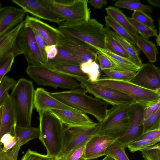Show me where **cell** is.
Wrapping results in <instances>:
<instances>
[{"instance_id":"obj_1","label":"cell","mask_w":160,"mask_h":160,"mask_svg":"<svg viewBox=\"0 0 160 160\" xmlns=\"http://www.w3.org/2000/svg\"><path fill=\"white\" fill-rule=\"evenodd\" d=\"M82 88L61 92H49V94L65 104L83 113L94 117L99 122L104 120L109 104L87 95Z\"/></svg>"},{"instance_id":"obj_2","label":"cell","mask_w":160,"mask_h":160,"mask_svg":"<svg viewBox=\"0 0 160 160\" xmlns=\"http://www.w3.org/2000/svg\"><path fill=\"white\" fill-rule=\"evenodd\" d=\"M103 25L94 18L86 21H64L58 29L62 33L78 39L96 48H107Z\"/></svg>"},{"instance_id":"obj_3","label":"cell","mask_w":160,"mask_h":160,"mask_svg":"<svg viewBox=\"0 0 160 160\" xmlns=\"http://www.w3.org/2000/svg\"><path fill=\"white\" fill-rule=\"evenodd\" d=\"M40 133L38 138L45 147L47 155L57 158L62 149L63 125L49 110L39 113Z\"/></svg>"},{"instance_id":"obj_4","label":"cell","mask_w":160,"mask_h":160,"mask_svg":"<svg viewBox=\"0 0 160 160\" xmlns=\"http://www.w3.org/2000/svg\"><path fill=\"white\" fill-rule=\"evenodd\" d=\"M34 91L32 82L23 78H20L12 89L10 95L16 113V126H31Z\"/></svg>"},{"instance_id":"obj_5","label":"cell","mask_w":160,"mask_h":160,"mask_svg":"<svg viewBox=\"0 0 160 160\" xmlns=\"http://www.w3.org/2000/svg\"><path fill=\"white\" fill-rule=\"evenodd\" d=\"M94 82L102 86L118 90L144 107L160 100V92L142 88L129 81L102 77Z\"/></svg>"},{"instance_id":"obj_6","label":"cell","mask_w":160,"mask_h":160,"mask_svg":"<svg viewBox=\"0 0 160 160\" xmlns=\"http://www.w3.org/2000/svg\"><path fill=\"white\" fill-rule=\"evenodd\" d=\"M88 0H40L45 7L71 22L86 21L90 19Z\"/></svg>"},{"instance_id":"obj_7","label":"cell","mask_w":160,"mask_h":160,"mask_svg":"<svg viewBox=\"0 0 160 160\" xmlns=\"http://www.w3.org/2000/svg\"><path fill=\"white\" fill-rule=\"evenodd\" d=\"M26 72L29 77L39 85L58 88L77 89L80 84L74 79L58 72L43 66L28 65Z\"/></svg>"},{"instance_id":"obj_8","label":"cell","mask_w":160,"mask_h":160,"mask_svg":"<svg viewBox=\"0 0 160 160\" xmlns=\"http://www.w3.org/2000/svg\"><path fill=\"white\" fill-rule=\"evenodd\" d=\"M100 126L99 122L88 126L67 127L63 125L62 149L59 157L65 156L71 151L86 145L97 134Z\"/></svg>"},{"instance_id":"obj_9","label":"cell","mask_w":160,"mask_h":160,"mask_svg":"<svg viewBox=\"0 0 160 160\" xmlns=\"http://www.w3.org/2000/svg\"><path fill=\"white\" fill-rule=\"evenodd\" d=\"M17 40L29 65H45L46 63L42 58L31 28L24 23L19 32Z\"/></svg>"},{"instance_id":"obj_10","label":"cell","mask_w":160,"mask_h":160,"mask_svg":"<svg viewBox=\"0 0 160 160\" xmlns=\"http://www.w3.org/2000/svg\"><path fill=\"white\" fill-rule=\"evenodd\" d=\"M144 107L142 105L135 102L129 109L127 114L128 122L127 130L123 136L115 140L125 148L143 133Z\"/></svg>"},{"instance_id":"obj_11","label":"cell","mask_w":160,"mask_h":160,"mask_svg":"<svg viewBox=\"0 0 160 160\" xmlns=\"http://www.w3.org/2000/svg\"><path fill=\"white\" fill-rule=\"evenodd\" d=\"M80 86L95 98L100 99L112 106L132 103L135 102L131 97L113 88L102 86L88 80L80 82Z\"/></svg>"},{"instance_id":"obj_12","label":"cell","mask_w":160,"mask_h":160,"mask_svg":"<svg viewBox=\"0 0 160 160\" xmlns=\"http://www.w3.org/2000/svg\"><path fill=\"white\" fill-rule=\"evenodd\" d=\"M60 46L69 51L74 57L86 62L89 60L96 61L98 51L82 41L60 32L56 46Z\"/></svg>"},{"instance_id":"obj_13","label":"cell","mask_w":160,"mask_h":160,"mask_svg":"<svg viewBox=\"0 0 160 160\" xmlns=\"http://www.w3.org/2000/svg\"><path fill=\"white\" fill-rule=\"evenodd\" d=\"M142 88L160 92V70L151 62L143 64L130 80Z\"/></svg>"},{"instance_id":"obj_14","label":"cell","mask_w":160,"mask_h":160,"mask_svg":"<svg viewBox=\"0 0 160 160\" xmlns=\"http://www.w3.org/2000/svg\"><path fill=\"white\" fill-rule=\"evenodd\" d=\"M26 13H28L39 19H42L60 24L65 20L48 9L40 0H12Z\"/></svg>"},{"instance_id":"obj_15","label":"cell","mask_w":160,"mask_h":160,"mask_svg":"<svg viewBox=\"0 0 160 160\" xmlns=\"http://www.w3.org/2000/svg\"><path fill=\"white\" fill-rule=\"evenodd\" d=\"M34 106L38 113L51 109L62 110L81 112L51 96L48 92L42 88H38L35 90Z\"/></svg>"},{"instance_id":"obj_16","label":"cell","mask_w":160,"mask_h":160,"mask_svg":"<svg viewBox=\"0 0 160 160\" xmlns=\"http://www.w3.org/2000/svg\"><path fill=\"white\" fill-rule=\"evenodd\" d=\"M26 12L12 6L0 8V38L23 22Z\"/></svg>"},{"instance_id":"obj_17","label":"cell","mask_w":160,"mask_h":160,"mask_svg":"<svg viewBox=\"0 0 160 160\" xmlns=\"http://www.w3.org/2000/svg\"><path fill=\"white\" fill-rule=\"evenodd\" d=\"M24 24L36 30L42 37L47 45H56L60 31L40 19L27 15L23 21Z\"/></svg>"},{"instance_id":"obj_18","label":"cell","mask_w":160,"mask_h":160,"mask_svg":"<svg viewBox=\"0 0 160 160\" xmlns=\"http://www.w3.org/2000/svg\"><path fill=\"white\" fill-rule=\"evenodd\" d=\"M23 21L0 38V61L10 56L15 57L23 54L17 42V37Z\"/></svg>"},{"instance_id":"obj_19","label":"cell","mask_w":160,"mask_h":160,"mask_svg":"<svg viewBox=\"0 0 160 160\" xmlns=\"http://www.w3.org/2000/svg\"><path fill=\"white\" fill-rule=\"evenodd\" d=\"M2 113L0 130V139L5 134L10 133L15 136L17 119L13 103L8 93L2 105Z\"/></svg>"},{"instance_id":"obj_20","label":"cell","mask_w":160,"mask_h":160,"mask_svg":"<svg viewBox=\"0 0 160 160\" xmlns=\"http://www.w3.org/2000/svg\"><path fill=\"white\" fill-rule=\"evenodd\" d=\"M115 141L107 136L95 135L86 145L85 158L90 160L105 155L107 148Z\"/></svg>"},{"instance_id":"obj_21","label":"cell","mask_w":160,"mask_h":160,"mask_svg":"<svg viewBox=\"0 0 160 160\" xmlns=\"http://www.w3.org/2000/svg\"><path fill=\"white\" fill-rule=\"evenodd\" d=\"M49 110L65 126H88L96 123L84 113L62 110L51 109Z\"/></svg>"},{"instance_id":"obj_22","label":"cell","mask_w":160,"mask_h":160,"mask_svg":"<svg viewBox=\"0 0 160 160\" xmlns=\"http://www.w3.org/2000/svg\"><path fill=\"white\" fill-rule=\"evenodd\" d=\"M134 102L113 106L110 109H108L104 120L100 122L98 132L113 126L127 118L129 109Z\"/></svg>"},{"instance_id":"obj_23","label":"cell","mask_w":160,"mask_h":160,"mask_svg":"<svg viewBox=\"0 0 160 160\" xmlns=\"http://www.w3.org/2000/svg\"><path fill=\"white\" fill-rule=\"evenodd\" d=\"M95 49L112 62L115 66V70L137 72L141 67L130 58L117 55L108 48Z\"/></svg>"},{"instance_id":"obj_24","label":"cell","mask_w":160,"mask_h":160,"mask_svg":"<svg viewBox=\"0 0 160 160\" xmlns=\"http://www.w3.org/2000/svg\"><path fill=\"white\" fill-rule=\"evenodd\" d=\"M103 31L106 35L114 39L120 43L128 53L132 60L139 66H142L143 63L139 56V52L134 45L113 32L108 26L103 28Z\"/></svg>"},{"instance_id":"obj_25","label":"cell","mask_w":160,"mask_h":160,"mask_svg":"<svg viewBox=\"0 0 160 160\" xmlns=\"http://www.w3.org/2000/svg\"><path fill=\"white\" fill-rule=\"evenodd\" d=\"M47 68L75 78L80 82H84L89 80L88 76L81 70L80 65L62 64L49 66Z\"/></svg>"},{"instance_id":"obj_26","label":"cell","mask_w":160,"mask_h":160,"mask_svg":"<svg viewBox=\"0 0 160 160\" xmlns=\"http://www.w3.org/2000/svg\"><path fill=\"white\" fill-rule=\"evenodd\" d=\"M56 46L58 53L56 56L52 59H48L44 66L45 67H47L49 66L62 64L80 65L83 62L64 48L59 45Z\"/></svg>"},{"instance_id":"obj_27","label":"cell","mask_w":160,"mask_h":160,"mask_svg":"<svg viewBox=\"0 0 160 160\" xmlns=\"http://www.w3.org/2000/svg\"><path fill=\"white\" fill-rule=\"evenodd\" d=\"M107 15L110 17L119 24L125 28L132 36L135 37L138 32L129 21L127 17L118 8L109 6L105 8Z\"/></svg>"},{"instance_id":"obj_28","label":"cell","mask_w":160,"mask_h":160,"mask_svg":"<svg viewBox=\"0 0 160 160\" xmlns=\"http://www.w3.org/2000/svg\"><path fill=\"white\" fill-rule=\"evenodd\" d=\"M135 38L136 45L143 52L150 62H155L158 53L156 46L152 41L141 36L137 35Z\"/></svg>"},{"instance_id":"obj_29","label":"cell","mask_w":160,"mask_h":160,"mask_svg":"<svg viewBox=\"0 0 160 160\" xmlns=\"http://www.w3.org/2000/svg\"><path fill=\"white\" fill-rule=\"evenodd\" d=\"M128 125L127 117L113 126L98 132L96 135L107 136L116 140L124 135L127 130Z\"/></svg>"},{"instance_id":"obj_30","label":"cell","mask_w":160,"mask_h":160,"mask_svg":"<svg viewBox=\"0 0 160 160\" xmlns=\"http://www.w3.org/2000/svg\"><path fill=\"white\" fill-rule=\"evenodd\" d=\"M40 133L39 127L31 126L26 127L16 126L15 135L18 141L23 145L34 139L39 138Z\"/></svg>"},{"instance_id":"obj_31","label":"cell","mask_w":160,"mask_h":160,"mask_svg":"<svg viewBox=\"0 0 160 160\" xmlns=\"http://www.w3.org/2000/svg\"><path fill=\"white\" fill-rule=\"evenodd\" d=\"M105 25L112 28L120 36L126 39L133 45H136L135 37L132 36L125 28L108 15L105 17Z\"/></svg>"},{"instance_id":"obj_32","label":"cell","mask_w":160,"mask_h":160,"mask_svg":"<svg viewBox=\"0 0 160 160\" xmlns=\"http://www.w3.org/2000/svg\"><path fill=\"white\" fill-rule=\"evenodd\" d=\"M114 5L118 8L134 11H142L151 13L152 10L151 7L142 4L139 0H120L117 1Z\"/></svg>"},{"instance_id":"obj_33","label":"cell","mask_w":160,"mask_h":160,"mask_svg":"<svg viewBox=\"0 0 160 160\" xmlns=\"http://www.w3.org/2000/svg\"><path fill=\"white\" fill-rule=\"evenodd\" d=\"M80 66L81 70L87 75L90 81L95 82L100 77L99 66L96 61L90 60L82 62Z\"/></svg>"},{"instance_id":"obj_34","label":"cell","mask_w":160,"mask_h":160,"mask_svg":"<svg viewBox=\"0 0 160 160\" xmlns=\"http://www.w3.org/2000/svg\"><path fill=\"white\" fill-rule=\"evenodd\" d=\"M125 149L115 141L107 148L105 155L110 157L114 160H130L125 153Z\"/></svg>"},{"instance_id":"obj_35","label":"cell","mask_w":160,"mask_h":160,"mask_svg":"<svg viewBox=\"0 0 160 160\" xmlns=\"http://www.w3.org/2000/svg\"><path fill=\"white\" fill-rule=\"evenodd\" d=\"M127 18L137 32L139 33L143 38L148 39L151 37H156L157 36V31L156 29L148 27L131 18L127 17Z\"/></svg>"},{"instance_id":"obj_36","label":"cell","mask_w":160,"mask_h":160,"mask_svg":"<svg viewBox=\"0 0 160 160\" xmlns=\"http://www.w3.org/2000/svg\"><path fill=\"white\" fill-rule=\"evenodd\" d=\"M143 133L160 128V107L142 122Z\"/></svg>"},{"instance_id":"obj_37","label":"cell","mask_w":160,"mask_h":160,"mask_svg":"<svg viewBox=\"0 0 160 160\" xmlns=\"http://www.w3.org/2000/svg\"><path fill=\"white\" fill-rule=\"evenodd\" d=\"M17 82L14 78L5 76L0 83V107L5 99L8 92L12 90Z\"/></svg>"},{"instance_id":"obj_38","label":"cell","mask_w":160,"mask_h":160,"mask_svg":"<svg viewBox=\"0 0 160 160\" xmlns=\"http://www.w3.org/2000/svg\"><path fill=\"white\" fill-rule=\"evenodd\" d=\"M103 72L109 78L129 81L134 76L137 72L116 70H106Z\"/></svg>"},{"instance_id":"obj_39","label":"cell","mask_w":160,"mask_h":160,"mask_svg":"<svg viewBox=\"0 0 160 160\" xmlns=\"http://www.w3.org/2000/svg\"><path fill=\"white\" fill-rule=\"evenodd\" d=\"M160 138L150 140H141L135 141L129 144L127 147L132 152L141 151L145 148L159 142Z\"/></svg>"},{"instance_id":"obj_40","label":"cell","mask_w":160,"mask_h":160,"mask_svg":"<svg viewBox=\"0 0 160 160\" xmlns=\"http://www.w3.org/2000/svg\"><path fill=\"white\" fill-rule=\"evenodd\" d=\"M106 36L107 48L117 55L125 58H130L128 53L118 42L109 36Z\"/></svg>"},{"instance_id":"obj_41","label":"cell","mask_w":160,"mask_h":160,"mask_svg":"<svg viewBox=\"0 0 160 160\" xmlns=\"http://www.w3.org/2000/svg\"><path fill=\"white\" fill-rule=\"evenodd\" d=\"M146 160H160V143H157L140 151Z\"/></svg>"},{"instance_id":"obj_42","label":"cell","mask_w":160,"mask_h":160,"mask_svg":"<svg viewBox=\"0 0 160 160\" xmlns=\"http://www.w3.org/2000/svg\"><path fill=\"white\" fill-rule=\"evenodd\" d=\"M132 18L148 27L155 28L154 20L146 12L142 11H134L132 14Z\"/></svg>"},{"instance_id":"obj_43","label":"cell","mask_w":160,"mask_h":160,"mask_svg":"<svg viewBox=\"0 0 160 160\" xmlns=\"http://www.w3.org/2000/svg\"><path fill=\"white\" fill-rule=\"evenodd\" d=\"M22 146L18 141L12 148L4 151L2 150V145H0V160H17L19 150Z\"/></svg>"},{"instance_id":"obj_44","label":"cell","mask_w":160,"mask_h":160,"mask_svg":"<svg viewBox=\"0 0 160 160\" xmlns=\"http://www.w3.org/2000/svg\"><path fill=\"white\" fill-rule=\"evenodd\" d=\"M15 58L11 55L0 61V83L6 74L10 71Z\"/></svg>"},{"instance_id":"obj_45","label":"cell","mask_w":160,"mask_h":160,"mask_svg":"<svg viewBox=\"0 0 160 160\" xmlns=\"http://www.w3.org/2000/svg\"><path fill=\"white\" fill-rule=\"evenodd\" d=\"M86 145L75 148L66 155V160H88L85 158Z\"/></svg>"},{"instance_id":"obj_46","label":"cell","mask_w":160,"mask_h":160,"mask_svg":"<svg viewBox=\"0 0 160 160\" xmlns=\"http://www.w3.org/2000/svg\"><path fill=\"white\" fill-rule=\"evenodd\" d=\"M56 158L48 155H43L28 149L21 160H51Z\"/></svg>"},{"instance_id":"obj_47","label":"cell","mask_w":160,"mask_h":160,"mask_svg":"<svg viewBox=\"0 0 160 160\" xmlns=\"http://www.w3.org/2000/svg\"><path fill=\"white\" fill-rule=\"evenodd\" d=\"M97 59L99 63L100 69L102 71L115 70V67L112 62L106 56L100 52L97 54Z\"/></svg>"},{"instance_id":"obj_48","label":"cell","mask_w":160,"mask_h":160,"mask_svg":"<svg viewBox=\"0 0 160 160\" xmlns=\"http://www.w3.org/2000/svg\"><path fill=\"white\" fill-rule=\"evenodd\" d=\"M32 30L34 33L36 41L39 49L42 58L46 63L48 60V58L45 50V47L47 45V44L42 37L36 30Z\"/></svg>"},{"instance_id":"obj_49","label":"cell","mask_w":160,"mask_h":160,"mask_svg":"<svg viewBox=\"0 0 160 160\" xmlns=\"http://www.w3.org/2000/svg\"><path fill=\"white\" fill-rule=\"evenodd\" d=\"M159 107H160V100L144 107L143 112V120L147 119Z\"/></svg>"},{"instance_id":"obj_50","label":"cell","mask_w":160,"mask_h":160,"mask_svg":"<svg viewBox=\"0 0 160 160\" xmlns=\"http://www.w3.org/2000/svg\"><path fill=\"white\" fill-rule=\"evenodd\" d=\"M160 138V128L147 131L143 133L135 141L150 140Z\"/></svg>"},{"instance_id":"obj_51","label":"cell","mask_w":160,"mask_h":160,"mask_svg":"<svg viewBox=\"0 0 160 160\" xmlns=\"http://www.w3.org/2000/svg\"><path fill=\"white\" fill-rule=\"evenodd\" d=\"M45 50L48 59L54 58L58 53V49L55 45H47L45 47Z\"/></svg>"},{"instance_id":"obj_52","label":"cell","mask_w":160,"mask_h":160,"mask_svg":"<svg viewBox=\"0 0 160 160\" xmlns=\"http://www.w3.org/2000/svg\"><path fill=\"white\" fill-rule=\"evenodd\" d=\"M15 136L10 133L4 134L0 139V145L6 146L11 142L15 138Z\"/></svg>"},{"instance_id":"obj_53","label":"cell","mask_w":160,"mask_h":160,"mask_svg":"<svg viewBox=\"0 0 160 160\" xmlns=\"http://www.w3.org/2000/svg\"><path fill=\"white\" fill-rule=\"evenodd\" d=\"M88 2L95 9H100L108 3L107 0H90Z\"/></svg>"},{"instance_id":"obj_54","label":"cell","mask_w":160,"mask_h":160,"mask_svg":"<svg viewBox=\"0 0 160 160\" xmlns=\"http://www.w3.org/2000/svg\"><path fill=\"white\" fill-rule=\"evenodd\" d=\"M18 141V139L16 137L14 140L8 144L3 146L2 147V150L4 151H6L8 150L11 149L16 144Z\"/></svg>"},{"instance_id":"obj_55","label":"cell","mask_w":160,"mask_h":160,"mask_svg":"<svg viewBox=\"0 0 160 160\" xmlns=\"http://www.w3.org/2000/svg\"><path fill=\"white\" fill-rule=\"evenodd\" d=\"M147 2L150 5L157 7H160V1L159 0H147Z\"/></svg>"},{"instance_id":"obj_56","label":"cell","mask_w":160,"mask_h":160,"mask_svg":"<svg viewBox=\"0 0 160 160\" xmlns=\"http://www.w3.org/2000/svg\"><path fill=\"white\" fill-rule=\"evenodd\" d=\"M160 32H159V34L157 35L156 38V42L157 43V45L158 46H160Z\"/></svg>"},{"instance_id":"obj_57","label":"cell","mask_w":160,"mask_h":160,"mask_svg":"<svg viewBox=\"0 0 160 160\" xmlns=\"http://www.w3.org/2000/svg\"><path fill=\"white\" fill-rule=\"evenodd\" d=\"M55 160H66V159L65 156H63L56 158Z\"/></svg>"},{"instance_id":"obj_58","label":"cell","mask_w":160,"mask_h":160,"mask_svg":"<svg viewBox=\"0 0 160 160\" xmlns=\"http://www.w3.org/2000/svg\"><path fill=\"white\" fill-rule=\"evenodd\" d=\"M102 160H114L111 157L108 156H106V157Z\"/></svg>"},{"instance_id":"obj_59","label":"cell","mask_w":160,"mask_h":160,"mask_svg":"<svg viewBox=\"0 0 160 160\" xmlns=\"http://www.w3.org/2000/svg\"><path fill=\"white\" fill-rule=\"evenodd\" d=\"M2 113V106H1V107H0V130L1 125Z\"/></svg>"},{"instance_id":"obj_60","label":"cell","mask_w":160,"mask_h":160,"mask_svg":"<svg viewBox=\"0 0 160 160\" xmlns=\"http://www.w3.org/2000/svg\"><path fill=\"white\" fill-rule=\"evenodd\" d=\"M1 8V1L0 0V8Z\"/></svg>"}]
</instances>
